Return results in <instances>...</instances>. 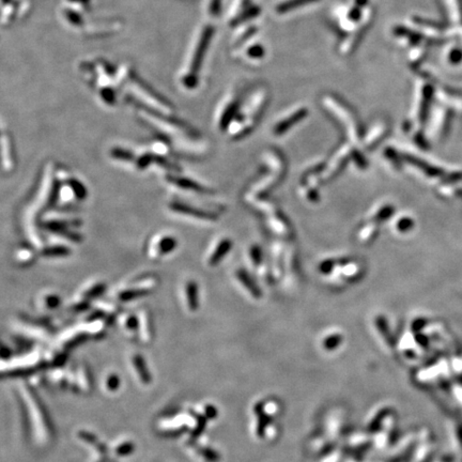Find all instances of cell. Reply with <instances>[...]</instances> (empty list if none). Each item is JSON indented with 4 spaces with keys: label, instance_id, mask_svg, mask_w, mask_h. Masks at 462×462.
<instances>
[{
    "label": "cell",
    "instance_id": "cell-7",
    "mask_svg": "<svg viewBox=\"0 0 462 462\" xmlns=\"http://www.w3.org/2000/svg\"><path fill=\"white\" fill-rule=\"evenodd\" d=\"M170 209H173L175 212L185 214V215H189L197 219H202V221H213V219L215 218V216L210 213L200 211L198 210V209L190 208L185 205H182V203H173V205L170 206Z\"/></svg>",
    "mask_w": 462,
    "mask_h": 462
},
{
    "label": "cell",
    "instance_id": "cell-1",
    "mask_svg": "<svg viewBox=\"0 0 462 462\" xmlns=\"http://www.w3.org/2000/svg\"><path fill=\"white\" fill-rule=\"evenodd\" d=\"M212 34L213 29L211 26H207L200 31L199 37H198V41L196 42L194 52H193L190 59V66L187 67V72L184 75V83L185 85H187V87H192L196 82V74L199 71L202 57L205 55V51L209 45Z\"/></svg>",
    "mask_w": 462,
    "mask_h": 462
},
{
    "label": "cell",
    "instance_id": "cell-2",
    "mask_svg": "<svg viewBox=\"0 0 462 462\" xmlns=\"http://www.w3.org/2000/svg\"><path fill=\"white\" fill-rule=\"evenodd\" d=\"M324 104L329 107V109L332 110L333 112H335V115L339 118L341 121H343L345 125L347 127V130L350 134V136H352V139H356L357 138V124L355 122V119H354L352 114L350 112L345 105H341L339 101H337L336 99L330 98L327 96L326 99H324Z\"/></svg>",
    "mask_w": 462,
    "mask_h": 462
},
{
    "label": "cell",
    "instance_id": "cell-5",
    "mask_svg": "<svg viewBox=\"0 0 462 462\" xmlns=\"http://www.w3.org/2000/svg\"><path fill=\"white\" fill-rule=\"evenodd\" d=\"M178 245V242H177L176 238H174L173 235H160L155 241V244L153 243L151 245V251H152V256H164L170 254L175 250V249Z\"/></svg>",
    "mask_w": 462,
    "mask_h": 462
},
{
    "label": "cell",
    "instance_id": "cell-17",
    "mask_svg": "<svg viewBox=\"0 0 462 462\" xmlns=\"http://www.w3.org/2000/svg\"><path fill=\"white\" fill-rule=\"evenodd\" d=\"M146 94H148V93L146 92ZM146 94H143V95H142V98H146ZM148 99H149V100H151V101H153V99H152V98H150V96H148Z\"/></svg>",
    "mask_w": 462,
    "mask_h": 462
},
{
    "label": "cell",
    "instance_id": "cell-16",
    "mask_svg": "<svg viewBox=\"0 0 462 462\" xmlns=\"http://www.w3.org/2000/svg\"><path fill=\"white\" fill-rule=\"evenodd\" d=\"M219 3H221L219 0H211L210 5H209V11H210L211 14H216L218 12Z\"/></svg>",
    "mask_w": 462,
    "mask_h": 462
},
{
    "label": "cell",
    "instance_id": "cell-11",
    "mask_svg": "<svg viewBox=\"0 0 462 462\" xmlns=\"http://www.w3.org/2000/svg\"><path fill=\"white\" fill-rule=\"evenodd\" d=\"M315 1H318V0H286V1L277 4L276 11L279 14H284L290 12V11L295 10L299 7H302V5L309 4Z\"/></svg>",
    "mask_w": 462,
    "mask_h": 462
},
{
    "label": "cell",
    "instance_id": "cell-12",
    "mask_svg": "<svg viewBox=\"0 0 462 462\" xmlns=\"http://www.w3.org/2000/svg\"><path fill=\"white\" fill-rule=\"evenodd\" d=\"M168 179H169L170 182H173V183H175L176 185L182 187V189L193 190V191H196V192L205 191V190H203V187H201L199 184L196 183V182H193L191 180L182 179V178H175V177H169Z\"/></svg>",
    "mask_w": 462,
    "mask_h": 462
},
{
    "label": "cell",
    "instance_id": "cell-14",
    "mask_svg": "<svg viewBox=\"0 0 462 462\" xmlns=\"http://www.w3.org/2000/svg\"><path fill=\"white\" fill-rule=\"evenodd\" d=\"M249 257L250 260L252 262V265L255 267H258L261 263L262 260V251L260 249L259 246H252L249 249Z\"/></svg>",
    "mask_w": 462,
    "mask_h": 462
},
{
    "label": "cell",
    "instance_id": "cell-8",
    "mask_svg": "<svg viewBox=\"0 0 462 462\" xmlns=\"http://www.w3.org/2000/svg\"><path fill=\"white\" fill-rule=\"evenodd\" d=\"M184 297L190 309L196 310L198 302H199V290H198V284L195 282L190 281L185 284Z\"/></svg>",
    "mask_w": 462,
    "mask_h": 462
},
{
    "label": "cell",
    "instance_id": "cell-9",
    "mask_svg": "<svg viewBox=\"0 0 462 462\" xmlns=\"http://www.w3.org/2000/svg\"><path fill=\"white\" fill-rule=\"evenodd\" d=\"M271 214V217L268 219V223L272 226L273 229L276 230V232L279 234L284 235V236H290V234L292 233V228L289 226L288 222L284 219V216L279 215V213L274 212V214Z\"/></svg>",
    "mask_w": 462,
    "mask_h": 462
},
{
    "label": "cell",
    "instance_id": "cell-13",
    "mask_svg": "<svg viewBox=\"0 0 462 462\" xmlns=\"http://www.w3.org/2000/svg\"><path fill=\"white\" fill-rule=\"evenodd\" d=\"M70 254V250L66 247L62 246H55V247H51V249H46L43 252V255L47 256V257H53V256H67Z\"/></svg>",
    "mask_w": 462,
    "mask_h": 462
},
{
    "label": "cell",
    "instance_id": "cell-4",
    "mask_svg": "<svg viewBox=\"0 0 462 462\" xmlns=\"http://www.w3.org/2000/svg\"><path fill=\"white\" fill-rule=\"evenodd\" d=\"M349 157H350V150H349L348 147L342 148L340 151L335 155V158L333 159L331 164L329 165V167L326 168L325 173L323 174V176H322V179L331 180L334 178V177H336L340 173V170L346 166Z\"/></svg>",
    "mask_w": 462,
    "mask_h": 462
},
{
    "label": "cell",
    "instance_id": "cell-6",
    "mask_svg": "<svg viewBox=\"0 0 462 462\" xmlns=\"http://www.w3.org/2000/svg\"><path fill=\"white\" fill-rule=\"evenodd\" d=\"M231 247H232V242H231L229 239H222L216 244L215 249L211 251L210 256H209V259H208L209 265H210L211 267L217 266L218 263L224 259L225 256L228 254L229 250L231 249Z\"/></svg>",
    "mask_w": 462,
    "mask_h": 462
},
{
    "label": "cell",
    "instance_id": "cell-15",
    "mask_svg": "<svg viewBox=\"0 0 462 462\" xmlns=\"http://www.w3.org/2000/svg\"><path fill=\"white\" fill-rule=\"evenodd\" d=\"M247 55H249V57L250 58H259L263 55V51L259 45H257V46L251 47L249 52H247Z\"/></svg>",
    "mask_w": 462,
    "mask_h": 462
},
{
    "label": "cell",
    "instance_id": "cell-3",
    "mask_svg": "<svg viewBox=\"0 0 462 462\" xmlns=\"http://www.w3.org/2000/svg\"><path fill=\"white\" fill-rule=\"evenodd\" d=\"M306 116H307V109L303 108V107L298 108L297 110H294L292 114L288 115L286 118H284L283 120L277 122L275 126L273 127V133L275 134L276 136L283 135V134L290 130V127H292L300 121H302V119H304Z\"/></svg>",
    "mask_w": 462,
    "mask_h": 462
},
{
    "label": "cell",
    "instance_id": "cell-10",
    "mask_svg": "<svg viewBox=\"0 0 462 462\" xmlns=\"http://www.w3.org/2000/svg\"><path fill=\"white\" fill-rule=\"evenodd\" d=\"M236 278H238V281L242 284V286H243L244 289L247 290V292H249L252 298L258 299L261 297L260 289L258 288V286H256L254 282H252V279L247 275V273L245 271L240 270L236 272Z\"/></svg>",
    "mask_w": 462,
    "mask_h": 462
}]
</instances>
